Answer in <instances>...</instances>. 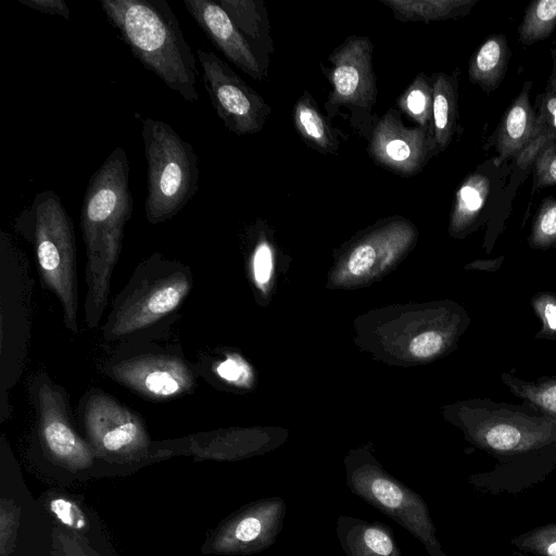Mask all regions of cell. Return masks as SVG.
<instances>
[{
  "label": "cell",
  "instance_id": "1",
  "mask_svg": "<svg viewBox=\"0 0 556 556\" xmlns=\"http://www.w3.org/2000/svg\"><path fill=\"white\" fill-rule=\"evenodd\" d=\"M456 421L466 439L497 464L468 482L489 495H517L556 469V419L533 404L476 399L459 404Z\"/></svg>",
  "mask_w": 556,
  "mask_h": 556
},
{
  "label": "cell",
  "instance_id": "2",
  "mask_svg": "<svg viewBox=\"0 0 556 556\" xmlns=\"http://www.w3.org/2000/svg\"><path fill=\"white\" fill-rule=\"evenodd\" d=\"M132 204L128 159L123 148H116L89 179L80 212L87 258L84 311L90 329L100 325L108 306L111 279Z\"/></svg>",
  "mask_w": 556,
  "mask_h": 556
},
{
  "label": "cell",
  "instance_id": "3",
  "mask_svg": "<svg viewBox=\"0 0 556 556\" xmlns=\"http://www.w3.org/2000/svg\"><path fill=\"white\" fill-rule=\"evenodd\" d=\"M99 3L147 70L186 101L199 99L195 58L167 1L101 0Z\"/></svg>",
  "mask_w": 556,
  "mask_h": 556
},
{
  "label": "cell",
  "instance_id": "4",
  "mask_svg": "<svg viewBox=\"0 0 556 556\" xmlns=\"http://www.w3.org/2000/svg\"><path fill=\"white\" fill-rule=\"evenodd\" d=\"M16 223L31 237L41 281L58 298L66 328L78 334L76 242L71 216L60 197L46 190L35 195Z\"/></svg>",
  "mask_w": 556,
  "mask_h": 556
},
{
  "label": "cell",
  "instance_id": "5",
  "mask_svg": "<svg viewBox=\"0 0 556 556\" xmlns=\"http://www.w3.org/2000/svg\"><path fill=\"white\" fill-rule=\"evenodd\" d=\"M193 285L190 267L153 253L134 270L115 296L102 327L108 340H121L155 326L176 312Z\"/></svg>",
  "mask_w": 556,
  "mask_h": 556
},
{
  "label": "cell",
  "instance_id": "6",
  "mask_svg": "<svg viewBox=\"0 0 556 556\" xmlns=\"http://www.w3.org/2000/svg\"><path fill=\"white\" fill-rule=\"evenodd\" d=\"M141 135L148 168L147 220L161 224L175 217L199 189L198 155L165 122L144 117Z\"/></svg>",
  "mask_w": 556,
  "mask_h": 556
},
{
  "label": "cell",
  "instance_id": "7",
  "mask_svg": "<svg viewBox=\"0 0 556 556\" xmlns=\"http://www.w3.org/2000/svg\"><path fill=\"white\" fill-rule=\"evenodd\" d=\"M345 475L354 495L408 531L429 556H448L422 496L387 472L368 451L355 452L345 459Z\"/></svg>",
  "mask_w": 556,
  "mask_h": 556
},
{
  "label": "cell",
  "instance_id": "8",
  "mask_svg": "<svg viewBox=\"0 0 556 556\" xmlns=\"http://www.w3.org/2000/svg\"><path fill=\"white\" fill-rule=\"evenodd\" d=\"M510 173V163L497 165L490 157L463 179L456 189L450 215L451 236L464 238L486 225L483 245L491 251L504 230L519 187L509 178Z\"/></svg>",
  "mask_w": 556,
  "mask_h": 556
},
{
  "label": "cell",
  "instance_id": "9",
  "mask_svg": "<svg viewBox=\"0 0 556 556\" xmlns=\"http://www.w3.org/2000/svg\"><path fill=\"white\" fill-rule=\"evenodd\" d=\"M372 52L369 38L349 36L330 53V66L326 68L331 84L325 102L329 121L345 108L352 126L366 138L375 123L371 113L378 96Z\"/></svg>",
  "mask_w": 556,
  "mask_h": 556
},
{
  "label": "cell",
  "instance_id": "10",
  "mask_svg": "<svg viewBox=\"0 0 556 556\" xmlns=\"http://www.w3.org/2000/svg\"><path fill=\"white\" fill-rule=\"evenodd\" d=\"M197 55L204 88L225 127L238 136L262 130L271 112L265 100L214 52L198 48Z\"/></svg>",
  "mask_w": 556,
  "mask_h": 556
},
{
  "label": "cell",
  "instance_id": "11",
  "mask_svg": "<svg viewBox=\"0 0 556 556\" xmlns=\"http://www.w3.org/2000/svg\"><path fill=\"white\" fill-rule=\"evenodd\" d=\"M85 433L93 452L111 457H129L148 448L150 438L141 418L101 390L83 400Z\"/></svg>",
  "mask_w": 556,
  "mask_h": 556
},
{
  "label": "cell",
  "instance_id": "12",
  "mask_svg": "<svg viewBox=\"0 0 556 556\" xmlns=\"http://www.w3.org/2000/svg\"><path fill=\"white\" fill-rule=\"evenodd\" d=\"M368 153L379 166L403 177L418 174L440 151L431 127H407L395 108L374 123Z\"/></svg>",
  "mask_w": 556,
  "mask_h": 556
},
{
  "label": "cell",
  "instance_id": "13",
  "mask_svg": "<svg viewBox=\"0 0 556 556\" xmlns=\"http://www.w3.org/2000/svg\"><path fill=\"white\" fill-rule=\"evenodd\" d=\"M111 379L153 401L188 393L195 377L190 365L170 353H140L114 359L104 369Z\"/></svg>",
  "mask_w": 556,
  "mask_h": 556
},
{
  "label": "cell",
  "instance_id": "14",
  "mask_svg": "<svg viewBox=\"0 0 556 556\" xmlns=\"http://www.w3.org/2000/svg\"><path fill=\"white\" fill-rule=\"evenodd\" d=\"M35 387L38 431L46 452L70 469L90 467L94 452L76 432L63 389L46 375L37 378Z\"/></svg>",
  "mask_w": 556,
  "mask_h": 556
},
{
  "label": "cell",
  "instance_id": "15",
  "mask_svg": "<svg viewBox=\"0 0 556 556\" xmlns=\"http://www.w3.org/2000/svg\"><path fill=\"white\" fill-rule=\"evenodd\" d=\"M287 504L280 496L263 497L242 506L216 530L210 551L251 555L273 546L282 531Z\"/></svg>",
  "mask_w": 556,
  "mask_h": 556
},
{
  "label": "cell",
  "instance_id": "16",
  "mask_svg": "<svg viewBox=\"0 0 556 556\" xmlns=\"http://www.w3.org/2000/svg\"><path fill=\"white\" fill-rule=\"evenodd\" d=\"M182 2L198 26L230 62L253 79L264 78L265 70L253 48L218 1Z\"/></svg>",
  "mask_w": 556,
  "mask_h": 556
},
{
  "label": "cell",
  "instance_id": "17",
  "mask_svg": "<svg viewBox=\"0 0 556 556\" xmlns=\"http://www.w3.org/2000/svg\"><path fill=\"white\" fill-rule=\"evenodd\" d=\"M532 85L531 80L523 83L520 92L506 109L484 144V150H495L493 160L497 165L516 160L534 138L535 113L530 102Z\"/></svg>",
  "mask_w": 556,
  "mask_h": 556
},
{
  "label": "cell",
  "instance_id": "18",
  "mask_svg": "<svg viewBox=\"0 0 556 556\" xmlns=\"http://www.w3.org/2000/svg\"><path fill=\"white\" fill-rule=\"evenodd\" d=\"M336 535L346 556H402L393 530L380 521L341 514Z\"/></svg>",
  "mask_w": 556,
  "mask_h": 556
},
{
  "label": "cell",
  "instance_id": "19",
  "mask_svg": "<svg viewBox=\"0 0 556 556\" xmlns=\"http://www.w3.org/2000/svg\"><path fill=\"white\" fill-rule=\"evenodd\" d=\"M511 56L505 34H493L473 52L468 63L469 80L492 92L504 80Z\"/></svg>",
  "mask_w": 556,
  "mask_h": 556
},
{
  "label": "cell",
  "instance_id": "20",
  "mask_svg": "<svg viewBox=\"0 0 556 556\" xmlns=\"http://www.w3.org/2000/svg\"><path fill=\"white\" fill-rule=\"evenodd\" d=\"M432 85V129L440 152L451 143L458 121V80L455 75L435 73Z\"/></svg>",
  "mask_w": 556,
  "mask_h": 556
},
{
  "label": "cell",
  "instance_id": "21",
  "mask_svg": "<svg viewBox=\"0 0 556 556\" xmlns=\"http://www.w3.org/2000/svg\"><path fill=\"white\" fill-rule=\"evenodd\" d=\"M293 123L307 146L323 154L337 153L339 148L337 131L307 91H304L295 102Z\"/></svg>",
  "mask_w": 556,
  "mask_h": 556
},
{
  "label": "cell",
  "instance_id": "22",
  "mask_svg": "<svg viewBox=\"0 0 556 556\" xmlns=\"http://www.w3.org/2000/svg\"><path fill=\"white\" fill-rule=\"evenodd\" d=\"M388 7L395 20L406 22H435L456 20L468 15L479 0H379Z\"/></svg>",
  "mask_w": 556,
  "mask_h": 556
},
{
  "label": "cell",
  "instance_id": "23",
  "mask_svg": "<svg viewBox=\"0 0 556 556\" xmlns=\"http://www.w3.org/2000/svg\"><path fill=\"white\" fill-rule=\"evenodd\" d=\"M218 3L250 42L266 71L263 51L266 50V40H269V27L263 2L252 0H218Z\"/></svg>",
  "mask_w": 556,
  "mask_h": 556
},
{
  "label": "cell",
  "instance_id": "24",
  "mask_svg": "<svg viewBox=\"0 0 556 556\" xmlns=\"http://www.w3.org/2000/svg\"><path fill=\"white\" fill-rule=\"evenodd\" d=\"M533 110L535 113L534 138L529 147L510 163L513 170L526 177L543 147L556 139V92L545 89L538 94Z\"/></svg>",
  "mask_w": 556,
  "mask_h": 556
},
{
  "label": "cell",
  "instance_id": "25",
  "mask_svg": "<svg viewBox=\"0 0 556 556\" xmlns=\"http://www.w3.org/2000/svg\"><path fill=\"white\" fill-rule=\"evenodd\" d=\"M501 380L514 395L556 419V376L528 381L506 371L501 375Z\"/></svg>",
  "mask_w": 556,
  "mask_h": 556
},
{
  "label": "cell",
  "instance_id": "26",
  "mask_svg": "<svg viewBox=\"0 0 556 556\" xmlns=\"http://www.w3.org/2000/svg\"><path fill=\"white\" fill-rule=\"evenodd\" d=\"M556 28V0H536L528 4L518 27V39L526 46L548 38Z\"/></svg>",
  "mask_w": 556,
  "mask_h": 556
},
{
  "label": "cell",
  "instance_id": "27",
  "mask_svg": "<svg viewBox=\"0 0 556 556\" xmlns=\"http://www.w3.org/2000/svg\"><path fill=\"white\" fill-rule=\"evenodd\" d=\"M396 106L418 126L432 128V85L419 73L396 100Z\"/></svg>",
  "mask_w": 556,
  "mask_h": 556
},
{
  "label": "cell",
  "instance_id": "28",
  "mask_svg": "<svg viewBox=\"0 0 556 556\" xmlns=\"http://www.w3.org/2000/svg\"><path fill=\"white\" fill-rule=\"evenodd\" d=\"M528 244L538 250H556V198L545 197L531 224Z\"/></svg>",
  "mask_w": 556,
  "mask_h": 556
},
{
  "label": "cell",
  "instance_id": "29",
  "mask_svg": "<svg viewBox=\"0 0 556 556\" xmlns=\"http://www.w3.org/2000/svg\"><path fill=\"white\" fill-rule=\"evenodd\" d=\"M511 545L527 556H556V522H548L515 535Z\"/></svg>",
  "mask_w": 556,
  "mask_h": 556
},
{
  "label": "cell",
  "instance_id": "30",
  "mask_svg": "<svg viewBox=\"0 0 556 556\" xmlns=\"http://www.w3.org/2000/svg\"><path fill=\"white\" fill-rule=\"evenodd\" d=\"M531 172L532 193L556 185V139L543 147L532 165Z\"/></svg>",
  "mask_w": 556,
  "mask_h": 556
},
{
  "label": "cell",
  "instance_id": "31",
  "mask_svg": "<svg viewBox=\"0 0 556 556\" xmlns=\"http://www.w3.org/2000/svg\"><path fill=\"white\" fill-rule=\"evenodd\" d=\"M531 305L541 320V329L535 338L556 340V293L538 292L532 296Z\"/></svg>",
  "mask_w": 556,
  "mask_h": 556
},
{
  "label": "cell",
  "instance_id": "32",
  "mask_svg": "<svg viewBox=\"0 0 556 556\" xmlns=\"http://www.w3.org/2000/svg\"><path fill=\"white\" fill-rule=\"evenodd\" d=\"M392 222H393V218L388 220L387 228H386L384 233H383L381 240L379 241V243H381L384 236L389 231V229L392 225ZM378 233H379V228L377 229V232L375 235L369 236V238H368L369 241H364V242L357 244L352 250V252L349 256V260H348V268L353 275L359 276V275L365 274L376 263V260L378 256L377 248H379V245H380L379 243H378V245L375 244L377 241V238H378Z\"/></svg>",
  "mask_w": 556,
  "mask_h": 556
},
{
  "label": "cell",
  "instance_id": "33",
  "mask_svg": "<svg viewBox=\"0 0 556 556\" xmlns=\"http://www.w3.org/2000/svg\"><path fill=\"white\" fill-rule=\"evenodd\" d=\"M452 333H444L439 330L425 331L415 337L409 345L413 355L419 358L431 357L450 344Z\"/></svg>",
  "mask_w": 556,
  "mask_h": 556
},
{
  "label": "cell",
  "instance_id": "34",
  "mask_svg": "<svg viewBox=\"0 0 556 556\" xmlns=\"http://www.w3.org/2000/svg\"><path fill=\"white\" fill-rule=\"evenodd\" d=\"M253 269L255 280L260 285L268 282L273 269V253L266 241L260 242L255 249Z\"/></svg>",
  "mask_w": 556,
  "mask_h": 556
},
{
  "label": "cell",
  "instance_id": "35",
  "mask_svg": "<svg viewBox=\"0 0 556 556\" xmlns=\"http://www.w3.org/2000/svg\"><path fill=\"white\" fill-rule=\"evenodd\" d=\"M33 10L50 15H59L65 20L71 18V11L64 0H18Z\"/></svg>",
  "mask_w": 556,
  "mask_h": 556
},
{
  "label": "cell",
  "instance_id": "36",
  "mask_svg": "<svg viewBox=\"0 0 556 556\" xmlns=\"http://www.w3.org/2000/svg\"><path fill=\"white\" fill-rule=\"evenodd\" d=\"M216 374L229 382H240L245 376V365L236 357H228L215 367Z\"/></svg>",
  "mask_w": 556,
  "mask_h": 556
},
{
  "label": "cell",
  "instance_id": "37",
  "mask_svg": "<svg viewBox=\"0 0 556 556\" xmlns=\"http://www.w3.org/2000/svg\"><path fill=\"white\" fill-rule=\"evenodd\" d=\"M504 261V256H498L496 258H488V260H477L470 263L467 267L470 269H479L482 271H495L502 266Z\"/></svg>",
  "mask_w": 556,
  "mask_h": 556
},
{
  "label": "cell",
  "instance_id": "38",
  "mask_svg": "<svg viewBox=\"0 0 556 556\" xmlns=\"http://www.w3.org/2000/svg\"><path fill=\"white\" fill-rule=\"evenodd\" d=\"M551 55H552V72L549 74L547 84H546V90H551L556 92V43L551 49Z\"/></svg>",
  "mask_w": 556,
  "mask_h": 556
},
{
  "label": "cell",
  "instance_id": "39",
  "mask_svg": "<svg viewBox=\"0 0 556 556\" xmlns=\"http://www.w3.org/2000/svg\"><path fill=\"white\" fill-rule=\"evenodd\" d=\"M513 555H514V556H527V555H525V554H522V553H519L518 551H515V552L513 553Z\"/></svg>",
  "mask_w": 556,
  "mask_h": 556
}]
</instances>
